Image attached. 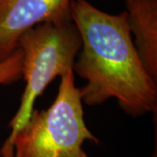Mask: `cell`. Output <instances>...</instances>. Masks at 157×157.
Returning <instances> with one entry per match:
<instances>
[{
  "label": "cell",
  "instance_id": "obj_4",
  "mask_svg": "<svg viewBox=\"0 0 157 157\" xmlns=\"http://www.w3.org/2000/svg\"><path fill=\"white\" fill-rule=\"evenodd\" d=\"M72 0H0V60L17 49L24 33L39 24L72 20Z\"/></svg>",
  "mask_w": 157,
  "mask_h": 157
},
{
  "label": "cell",
  "instance_id": "obj_6",
  "mask_svg": "<svg viewBox=\"0 0 157 157\" xmlns=\"http://www.w3.org/2000/svg\"><path fill=\"white\" fill-rule=\"evenodd\" d=\"M23 52L20 48L0 60V86L15 83L22 78Z\"/></svg>",
  "mask_w": 157,
  "mask_h": 157
},
{
  "label": "cell",
  "instance_id": "obj_1",
  "mask_svg": "<svg viewBox=\"0 0 157 157\" xmlns=\"http://www.w3.org/2000/svg\"><path fill=\"white\" fill-rule=\"evenodd\" d=\"M70 13L81 39L73 71L86 81L79 88L83 104L99 106L113 98L131 116L155 112L157 82L139 59L126 11L109 14L86 0H72Z\"/></svg>",
  "mask_w": 157,
  "mask_h": 157
},
{
  "label": "cell",
  "instance_id": "obj_3",
  "mask_svg": "<svg viewBox=\"0 0 157 157\" xmlns=\"http://www.w3.org/2000/svg\"><path fill=\"white\" fill-rule=\"evenodd\" d=\"M17 47L23 52L25 86L19 107L9 123L11 132L0 149L1 157L6 155L14 135L29 120L37 98L56 77L73 71L81 39L72 20L43 23L24 33Z\"/></svg>",
  "mask_w": 157,
  "mask_h": 157
},
{
  "label": "cell",
  "instance_id": "obj_2",
  "mask_svg": "<svg viewBox=\"0 0 157 157\" xmlns=\"http://www.w3.org/2000/svg\"><path fill=\"white\" fill-rule=\"evenodd\" d=\"M60 78L51 107L33 111L4 157H87L82 147L85 141L99 144L85 122L83 102L74 84L73 71Z\"/></svg>",
  "mask_w": 157,
  "mask_h": 157
},
{
  "label": "cell",
  "instance_id": "obj_5",
  "mask_svg": "<svg viewBox=\"0 0 157 157\" xmlns=\"http://www.w3.org/2000/svg\"><path fill=\"white\" fill-rule=\"evenodd\" d=\"M129 31L147 73L157 82V0H125Z\"/></svg>",
  "mask_w": 157,
  "mask_h": 157
},
{
  "label": "cell",
  "instance_id": "obj_7",
  "mask_svg": "<svg viewBox=\"0 0 157 157\" xmlns=\"http://www.w3.org/2000/svg\"><path fill=\"white\" fill-rule=\"evenodd\" d=\"M150 157H157V154H156V151L155 152V153H154V154H153V155H152Z\"/></svg>",
  "mask_w": 157,
  "mask_h": 157
}]
</instances>
